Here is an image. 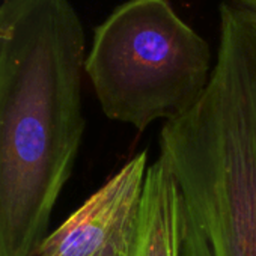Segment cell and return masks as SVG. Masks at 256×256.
<instances>
[{
	"label": "cell",
	"mask_w": 256,
	"mask_h": 256,
	"mask_svg": "<svg viewBox=\"0 0 256 256\" xmlns=\"http://www.w3.org/2000/svg\"><path fill=\"white\" fill-rule=\"evenodd\" d=\"M71 0L0 2V256H38L84 133Z\"/></svg>",
	"instance_id": "1"
},
{
	"label": "cell",
	"mask_w": 256,
	"mask_h": 256,
	"mask_svg": "<svg viewBox=\"0 0 256 256\" xmlns=\"http://www.w3.org/2000/svg\"><path fill=\"white\" fill-rule=\"evenodd\" d=\"M160 156L186 206L184 256H256V0H220L210 83L164 122Z\"/></svg>",
	"instance_id": "2"
},
{
	"label": "cell",
	"mask_w": 256,
	"mask_h": 256,
	"mask_svg": "<svg viewBox=\"0 0 256 256\" xmlns=\"http://www.w3.org/2000/svg\"><path fill=\"white\" fill-rule=\"evenodd\" d=\"M212 66L210 44L169 0H126L95 28L84 74L108 119L144 132L192 110Z\"/></svg>",
	"instance_id": "3"
},
{
	"label": "cell",
	"mask_w": 256,
	"mask_h": 256,
	"mask_svg": "<svg viewBox=\"0 0 256 256\" xmlns=\"http://www.w3.org/2000/svg\"><path fill=\"white\" fill-rule=\"evenodd\" d=\"M148 151L122 166L46 238L38 256H124L139 222Z\"/></svg>",
	"instance_id": "4"
},
{
	"label": "cell",
	"mask_w": 256,
	"mask_h": 256,
	"mask_svg": "<svg viewBox=\"0 0 256 256\" xmlns=\"http://www.w3.org/2000/svg\"><path fill=\"white\" fill-rule=\"evenodd\" d=\"M186 206L176 178L160 156L146 172L133 241L124 256H184Z\"/></svg>",
	"instance_id": "5"
}]
</instances>
